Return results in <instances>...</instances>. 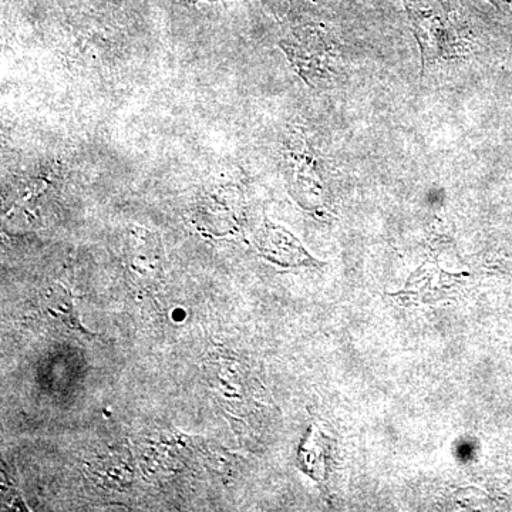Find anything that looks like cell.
<instances>
[{
    "label": "cell",
    "mask_w": 512,
    "mask_h": 512,
    "mask_svg": "<svg viewBox=\"0 0 512 512\" xmlns=\"http://www.w3.org/2000/svg\"><path fill=\"white\" fill-rule=\"evenodd\" d=\"M40 305H42V311L46 316L55 320L59 325H63L64 328L92 335L89 330L83 328L82 322H80L72 292L64 288L63 285L49 286L43 293Z\"/></svg>",
    "instance_id": "3957f363"
},
{
    "label": "cell",
    "mask_w": 512,
    "mask_h": 512,
    "mask_svg": "<svg viewBox=\"0 0 512 512\" xmlns=\"http://www.w3.org/2000/svg\"><path fill=\"white\" fill-rule=\"evenodd\" d=\"M500 2L505 3V5L510 6V8L512 9V0H500Z\"/></svg>",
    "instance_id": "8992f818"
},
{
    "label": "cell",
    "mask_w": 512,
    "mask_h": 512,
    "mask_svg": "<svg viewBox=\"0 0 512 512\" xmlns=\"http://www.w3.org/2000/svg\"><path fill=\"white\" fill-rule=\"evenodd\" d=\"M158 244L146 229L130 232L127 241V256L134 271L141 274H153L157 269Z\"/></svg>",
    "instance_id": "277c9868"
},
{
    "label": "cell",
    "mask_w": 512,
    "mask_h": 512,
    "mask_svg": "<svg viewBox=\"0 0 512 512\" xmlns=\"http://www.w3.org/2000/svg\"><path fill=\"white\" fill-rule=\"evenodd\" d=\"M181 2L187 3V5H194V3L202 2V0H181ZM208 2H215V0H208ZM265 2H272V0H265Z\"/></svg>",
    "instance_id": "5b68a950"
},
{
    "label": "cell",
    "mask_w": 512,
    "mask_h": 512,
    "mask_svg": "<svg viewBox=\"0 0 512 512\" xmlns=\"http://www.w3.org/2000/svg\"><path fill=\"white\" fill-rule=\"evenodd\" d=\"M414 36L419 43L421 70L440 59L460 55L464 40L448 0H403Z\"/></svg>",
    "instance_id": "6da1fadb"
},
{
    "label": "cell",
    "mask_w": 512,
    "mask_h": 512,
    "mask_svg": "<svg viewBox=\"0 0 512 512\" xmlns=\"http://www.w3.org/2000/svg\"><path fill=\"white\" fill-rule=\"evenodd\" d=\"M258 247L269 261L282 266L308 265L315 262L289 232L275 227L271 222H266L262 228Z\"/></svg>",
    "instance_id": "7a4b0ae2"
}]
</instances>
